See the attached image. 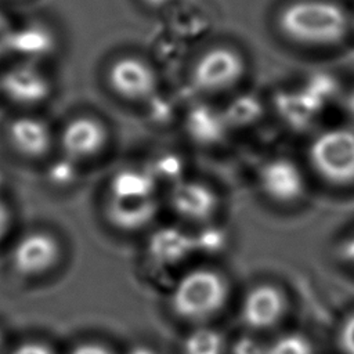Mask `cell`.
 <instances>
[{
	"instance_id": "obj_1",
	"label": "cell",
	"mask_w": 354,
	"mask_h": 354,
	"mask_svg": "<svg viewBox=\"0 0 354 354\" xmlns=\"http://www.w3.org/2000/svg\"><path fill=\"white\" fill-rule=\"evenodd\" d=\"M281 32L290 40L308 46H328L344 37L348 15L330 0H295L278 15Z\"/></svg>"
},
{
	"instance_id": "obj_2",
	"label": "cell",
	"mask_w": 354,
	"mask_h": 354,
	"mask_svg": "<svg viewBox=\"0 0 354 354\" xmlns=\"http://www.w3.org/2000/svg\"><path fill=\"white\" fill-rule=\"evenodd\" d=\"M228 299V282L210 268L185 272L173 286L170 308L181 319L203 322L214 317Z\"/></svg>"
},
{
	"instance_id": "obj_3",
	"label": "cell",
	"mask_w": 354,
	"mask_h": 354,
	"mask_svg": "<svg viewBox=\"0 0 354 354\" xmlns=\"http://www.w3.org/2000/svg\"><path fill=\"white\" fill-rule=\"evenodd\" d=\"M310 160L318 174L336 185L354 183V131L336 127L319 133L310 145Z\"/></svg>"
},
{
	"instance_id": "obj_4",
	"label": "cell",
	"mask_w": 354,
	"mask_h": 354,
	"mask_svg": "<svg viewBox=\"0 0 354 354\" xmlns=\"http://www.w3.org/2000/svg\"><path fill=\"white\" fill-rule=\"evenodd\" d=\"M245 72V61L239 53L228 47H213L205 51L194 65L195 87L207 93L231 88Z\"/></svg>"
},
{
	"instance_id": "obj_5",
	"label": "cell",
	"mask_w": 354,
	"mask_h": 354,
	"mask_svg": "<svg viewBox=\"0 0 354 354\" xmlns=\"http://www.w3.org/2000/svg\"><path fill=\"white\" fill-rule=\"evenodd\" d=\"M61 256L57 239L44 232L33 231L24 235L12 249V266L25 277H39L55 267Z\"/></svg>"
},
{
	"instance_id": "obj_6",
	"label": "cell",
	"mask_w": 354,
	"mask_h": 354,
	"mask_svg": "<svg viewBox=\"0 0 354 354\" xmlns=\"http://www.w3.org/2000/svg\"><path fill=\"white\" fill-rule=\"evenodd\" d=\"M286 308L285 296L271 283H259L246 292L241 303V319L253 330H266L275 326Z\"/></svg>"
},
{
	"instance_id": "obj_7",
	"label": "cell",
	"mask_w": 354,
	"mask_h": 354,
	"mask_svg": "<svg viewBox=\"0 0 354 354\" xmlns=\"http://www.w3.org/2000/svg\"><path fill=\"white\" fill-rule=\"evenodd\" d=\"M108 83L111 88L127 100H144L152 95L158 86L153 69L136 57L116 59L108 69Z\"/></svg>"
},
{
	"instance_id": "obj_8",
	"label": "cell",
	"mask_w": 354,
	"mask_h": 354,
	"mask_svg": "<svg viewBox=\"0 0 354 354\" xmlns=\"http://www.w3.org/2000/svg\"><path fill=\"white\" fill-rule=\"evenodd\" d=\"M261 191L278 203H292L304 192V177L299 166L285 158L271 159L259 173Z\"/></svg>"
},
{
	"instance_id": "obj_9",
	"label": "cell",
	"mask_w": 354,
	"mask_h": 354,
	"mask_svg": "<svg viewBox=\"0 0 354 354\" xmlns=\"http://www.w3.org/2000/svg\"><path fill=\"white\" fill-rule=\"evenodd\" d=\"M61 144L72 159H87L97 155L106 144V130L90 116L72 119L62 130Z\"/></svg>"
},
{
	"instance_id": "obj_10",
	"label": "cell",
	"mask_w": 354,
	"mask_h": 354,
	"mask_svg": "<svg viewBox=\"0 0 354 354\" xmlns=\"http://www.w3.org/2000/svg\"><path fill=\"white\" fill-rule=\"evenodd\" d=\"M171 206L184 220L203 221L216 212L217 195L202 183L185 181L174 188Z\"/></svg>"
},
{
	"instance_id": "obj_11",
	"label": "cell",
	"mask_w": 354,
	"mask_h": 354,
	"mask_svg": "<svg viewBox=\"0 0 354 354\" xmlns=\"http://www.w3.org/2000/svg\"><path fill=\"white\" fill-rule=\"evenodd\" d=\"M4 93L19 104H37L50 94L47 77L32 65H19L10 69L1 80Z\"/></svg>"
},
{
	"instance_id": "obj_12",
	"label": "cell",
	"mask_w": 354,
	"mask_h": 354,
	"mask_svg": "<svg viewBox=\"0 0 354 354\" xmlns=\"http://www.w3.org/2000/svg\"><path fill=\"white\" fill-rule=\"evenodd\" d=\"M12 147L29 158H40L47 153L53 138L50 127L39 118L24 116L14 120L8 130Z\"/></svg>"
},
{
	"instance_id": "obj_13",
	"label": "cell",
	"mask_w": 354,
	"mask_h": 354,
	"mask_svg": "<svg viewBox=\"0 0 354 354\" xmlns=\"http://www.w3.org/2000/svg\"><path fill=\"white\" fill-rule=\"evenodd\" d=\"M156 205L151 198L118 199L113 198L108 206V216L115 225L123 230H137L148 224L155 216Z\"/></svg>"
},
{
	"instance_id": "obj_14",
	"label": "cell",
	"mask_w": 354,
	"mask_h": 354,
	"mask_svg": "<svg viewBox=\"0 0 354 354\" xmlns=\"http://www.w3.org/2000/svg\"><path fill=\"white\" fill-rule=\"evenodd\" d=\"M53 43L54 39L47 29L40 26H28L12 32L11 50L28 57H41L53 48Z\"/></svg>"
},
{
	"instance_id": "obj_15",
	"label": "cell",
	"mask_w": 354,
	"mask_h": 354,
	"mask_svg": "<svg viewBox=\"0 0 354 354\" xmlns=\"http://www.w3.org/2000/svg\"><path fill=\"white\" fill-rule=\"evenodd\" d=\"M153 181L147 173L127 170L119 173L112 183V196L118 199L151 198Z\"/></svg>"
},
{
	"instance_id": "obj_16",
	"label": "cell",
	"mask_w": 354,
	"mask_h": 354,
	"mask_svg": "<svg viewBox=\"0 0 354 354\" xmlns=\"http://www.w3.org/2000/svg\"><path fill=\"white\" fill-rule=\"evenodd\" d=\"M227 344L223 335L209 326H198L183 340V354H225Z\"/></svg>"
},
{
	"instance_id": "obj_17",
	"label": "cell",
	"mask_w": 354,
	"mask_h": 354,
	"mask_svg": "<svg viewBox=\"0 0 354 354\" xmlns=\"http://www.w3.org/2000/svg\"><path fill=\"white\" fill-rule=\"evenodd\" d=\"M266 354H314V348L306 336L286 333L266 346Z\"/></svg>"
},
{
	"instance_id": "obj_18",
	"label": "cell",
	"mask_w": 354,
	"mask_h": 354,
	"mask_svg": "<svg viewBox=\"0 0 354 354\" xmlns=\"http://www.w3.org/2000/svg\"><path fill=\"white\" fill-rule=\"evenodd\" d=\"M339 344L344 354H354V314H351L339 330Z\"/></svg>"
},
{
	"instance_id": "obj_19",
	"label": "cell",
	"mask_w": 354,
	"mask_h": 354,
	"mask_svg": "<svg viewBox=\"0 0 354 354\" xmlns=\"http://www.w3.org/2000/svg\"><path fill=\"white\" fill-rule=\"evenodd\" d=\"M11 354H54V351L41 342H26L15 347Z\"/></svg>"
},
{
	"instance_id": "obj_20",
	"label": "cell",
	"mask_w": 354,
	"mask_h": 354,
	"mask_svg": "<svg viewBox=\"0 0 354 354\" xmlns=\"http://www.w3.org/2000/svg\"><path fill=\"white\" fill-rule=\"evenodd\" d=\"M69 354H113V351L101 343L86 342L75 346Z\"/></svg>"
},
{
	"instance_id": "obj_21",
	"label": "cell",
	"mask_w": 354,
	"mask_h": 354,
	"mask_svg": "<svg viewBox=\"0 0 354 354\" xmlns=\"http://www.w3.org/2000/svg\"><path fill=\"white\" fill-rule=\"evenodd\" d=\"M232 354H266V346H260L252 339H242L235 344Z\"/></svg>"
},
{
	"instance_id": "obj_22",
	"label": "cell",
	"mask_w": 354,
	"mask_h": 354,
	"mask_svg": "<svg viewBox=\"0 0 354 354\" xmlns=\"http://www.w3.org/2000/svg\"><path fill=\"white\" fill-rule=\"evenodd\" d=\"M14 29L10 26L7 19L0 14V57L11 50Z\"/></svg>"
},
{
	"instance_id": "obj_23",
	"label": "cell",
	"mask_w": 354,
	"mask_h": 354,
	"mask_svg": "<svg viewBox=\"0 0 354 354\" xmlns=\"http://www.w3.org/2000/svg\"><path fill=\"white\" fill-rule=\"evenodd\" d=\"M340 254L346 261L354 266V234L344 239V242L340 246Z\"/></svg>"
},
{
	"instance_id": "obj_24",
	"label": "cell",
	"mask_w": 354,
	"mask_h": 354,
	"mask_svg": "<svg viewBox=\"0 0 354 354\" xmlns=\"http://www.w3.org/2000/svg\"><path fill=\"white\" fill-rule=\"evenodd\" d=\"M10 225V213L7 207L0 202V239L4 236Z\"/></svg>"
},
{
	"instance_id": "obj_25",
	"label": "cell",
	"mask_w": 354,
	"mask_h": 354,
	"mask_svg": "<svg viewBox=\"0 0 354 354\" xmlns=\"http://www.w3.org/2000/svg\"><path fill=\"white\" fill-rule=\"evenodd\" d=\"M351 109H353V112H354V94H353V97H351Z\"/></svg>"
},
{
	"instance_id": "obj_26",
	"label": "cell",
	"mask_w": 354,
	"mask_h": 354,
	"mask_svg": "<svg viewBox=\"0 0 354 354\" xmlns=\"http://www.w3.org/2000/svg\"><path fill=\"white\" fill-rule=\"evenodd\" d=\"M0 347H1V335H0Z\"/></svg>"
}]
</instances>
